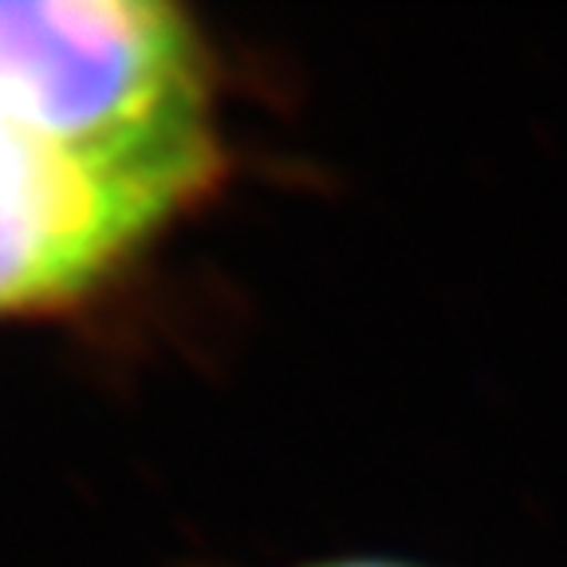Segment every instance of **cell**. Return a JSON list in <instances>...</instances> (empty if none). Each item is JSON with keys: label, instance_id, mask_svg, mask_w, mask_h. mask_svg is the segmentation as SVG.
Instances as JSON below:
<instances>
[{"label": "cell", "instance_id": "cell-1", "mask_svg": "<svg viewBox=\"0 0 567 567\" xmlns=\"http://www.w3.org/2000/svg\"><path fill=\"white\" fill-rule=\"evenodd\" d=\"M0 115L174 213L221 146L202 35L151 0H0Z\"/></svg>", "mask_w": 567, "mask_h": 567}, {"label": "cell", "instance_id": "cell-2", "mask_svg": "<svg viewBox=\"0 0 567 567\" xmlns=\"http://www.w3.org/2000/svg\"><path fill=\"white\" fill-rule=\"evenodd\" d=\"M166 217L0 115V316L87 292Z\"/></svg>", "mask_w": 567, "mask_h": 567}, {"label": "cell", "instance_id": "cell-3", "mask_svg": "<svg viewBox=\"0 0 567 567\" xmlns=\"http://www.w3.org/2000/svg\"><path fill=\"white\" fill-rule=\"evenodd\" d=\"M323 567H402V564H382V559H347V564H323Z\"/></svg>", "mask_w": 567, "mask_h": 567}]
</instances>
